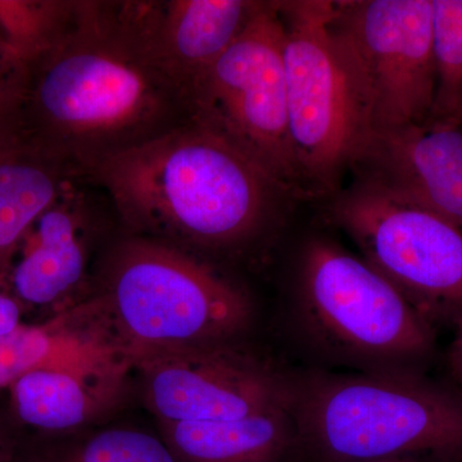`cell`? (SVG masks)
<instances>
[{
    "mask_svg": "<svg viewBox=\"0 0 462 462\" xmlns=\"http://www.w3.org/2000/svg\"><path fill=\"white\" fill-rule=\"evenodd\" d=\"M190 120L184 91L143 50L117 3L83 0L23 65L14 141L87 180L103 161Z\"/></svg>",
    "mask_w": 462,
    "mask_h": 462,
    "instance_id": "obj_1",
    "label": "cell"
},
{
    "mask_svg": "<svg viewBox=\"0 0 462 462\" xmlns=\"http://www.w3.org/2000/svg\"><path fill=\"white\" fill-rule=\"evenodd\" d=\"M125 233L202 257L236 254L291 197L245 152L199 121L103 161L87 176Z\"/></svg>",
    "mask_w": 462,
    "mask_h": 462,
    "instance_id": "obj_2",
    "label": "cell"
},
{
    "mask_svg": "<svg viewBox=\"0 0 462 462\" xmlns=\"http://www.w3.org/2000/svg\"><path fill=\"white\" fill-rule=\"evenodd\" d=\"M76 312L130 369L152 356L236 342L254 314L247 293L205 258L126 233L108 248L96 293Z\"/></svg>",
    "mask_w": 462,
    "mask_h": 462,
    "instance_id": "obj_3",
    "label": "cell"
},
{
    "mask_svg": "<svg viewBox=\"0 0 462 462\" xmlns=\"http://www.w3.org/2000/svg\"><path fill=\"white\" fill-rule=\"evenodd\" d=\"M289 409L318 462L462 461V397L409 370L291 378Z\"/></svg>",
    "mask_w": 462,
    "mask_h": 462,
    "instance_id": "obj_4",
    "label": "cell"
},
{
    "mask_svg": "<svg viewBox=\"0 0 462 462\" xmlns=\"http://www.w3.org/2000/svg\"><path fill=\"white\" fill-rule=\"evenodd\" d=\"M284 23L289 130L303 196H331L374 132L357 60L336 23V2H279Z\"/></svg>",
    "mask_w": 462,
    "mask_h": 462,
    "instance_id": "obj_5",
    "label": "cell"
},
{
    "mask_svg": "<svg viewBox=\"0 0 462 462\" xmlns=\"http://www.w3.org/2000/svg\"><path fill=\"white\" fill-rule=\"evenodd\" d=\"M300 310L324 348L372 370H402L433 349L430 322L363 258L328 239L303 249Z\"/></svg>",
    "mask_w": 462,
    "mask_h": 462,
    "instance_id": "obj_6",
    "label": "cell"
},
{
    "mask_svg": "<svg viewBox=\"0 0 462 462\" xmlns=\"http://www.w3.org/2000/svg\"><path fill=\"white\" fill-rule=\"evenodd\" d=\"M189 106L191 120L245 152L291 196H303L289 130L279 2H261L238 38L194 85Z\"/></svg>",
    "mask_w": 462,
    "mask_h": 462,
    "instance_id": "obj_7",
    "label": "cell"
},
{
    "mask_svg": "<svg viewBox=\"0 0 462 462\" xmlns=\"http://www.w3.org/2000/svg\"><path fill=\"white\" fill-rule=\"evenodd\" d=\"M330 215L365 263L430 324L462 314L460 227L360 180L334 194Z\"/></svg>",
    "mask_w": 462,
    "mask_h": 462,
    "instance_id": "obj_8",
    "label": "cell"
},
{
    "mask_svg": "<svg viewBox=\"0 0 462 462\" xmlns=\"http://www.w3.org/2000/svg\"><path fill=\"white\" fill-rule=\"evenodd\" d=\"M336 23L369 91L374 132L430 120L436 98L431 0L336 2Z\"/></svg>",
    "mask_w": 462,
    "mask_h": 462,
    "instance_id": "obj_9",
    "label": "cell"
},
{
    "mask_svg": "<svg viewBox=\"0 0 462 462\" xmlns=\"http://www.w3.org/2000/svg\"><path fill=\"white\" fill-rule=\"evenodd\" d=\"M134 369L158 422L231 420L289 401L291 378L236 342L152 356Z\"/></svg>",
    "mask_w": 462,
    "mask_h": 462,
    "instance_id": "obj_10",
    "label": "cell"
},
{
    "mask_svg": "<svg viewBox=\"0 0 462 462\" xmlns=\"http://www.w3.org/2000/svg\"><path fill=\"white\" fill-rule=\"evenodd\" d=\"M351 171L462 230V124L430 118L375 130Z\"/></svg>",
    "mask_w": 462,
    "mask_h": 462,
    "instance_id": "obj_11",
    "label": "cell"
},
{
    "mask_svg": "<svg viewBox=\"0 0 462 462\" xmlns=\"http://www.w3.org/2000/svg\"><path fill=\"white\" fill-rule=\"evenodd\" d=\"M260 5L254 0H130L117 2V8L143 50L189 102L194 85L238 38Z\"/></svg>",
    "mask_w": 462,
    "mask_h": 462,
    "instance_id": "obj_12",
    "label": "cell"
},
{
    "mask_svg": "<svg viewBox=\"0 0 462 462\" xmlns=\"http://www.w3.org/2000/svg\"><path fill=\"white\" fill-rule=\"evenodd\" d=\"M129 369L103 354L27 373L9 387L17 425L36 436L88 430L120 402Z\"/></svg>",
    "mask_w": 462,
    "mask_h": 462,
    "instance_id": "obj_13",
    "label": "cell"
},
{
    "mask_svg": "<svg viewBox=\"0 0 462 462\" xmlns=\"http://www.w3.org/2000/svg\"><path fill=\"white\" fill-rule=\"evenodd\" d=\"M87 180L67 187L39 217L23 245L25 251L9 273L8 282L21 303L62 305L81 288L89 260L94 199Z\"/></svg>",
    "mask_w": 462,
    "mask_h": 462,
    "instance_id": "obj_14",
    "label": "cell"
},
{
    "mask_svg": "<svg viewBox=\"0 0 462 462\" xmlns=\"http://www.w3.org/2000/svg\"><path fill=\"white\" fill-rule=\"evenodd\" d=\"M158 424L180 462H281L297 445L289 401L231 420Z\"/></svg>",
    "mask_w": 462,
    "mask_h": 462,
    "instance_id": "obj_15",
    "label": "cell"
},
{
    "mask_svg": "<svg viewBox=\"0 0 462 462\" xmlns=\"http://www.w3.org/2000/svg\"><path fill=\"white\" fill-rule=\"evenodd\" d=\"M74 167L25 145L0 149V291L8 284L17 251L39 217L75 181Z\"/></svg>",
    "mask_w": 462,
    "mask_h": 462,
    "instance_id": "obj_16",
    "label": "cell"
},
{
    "mask_svg": "<svg viewBox=\"0 0 462 462\" xmlns=\"http://www.w3.org/2000/svg\"><path fill=\"white\" fill-rule=\"evenodd\" d=\"M14 462H180L162 437L111 427L60 436H21Z\"/></svg>",
    "mask_w": 462,
    "mask_h": 462,
    "instance_id": "obj_17",
    "label": "cell"
},
{
    "mask_svg": "<svg viewBox=\"0 0 462 462\" xmlns=\"http://www.w3.org/2000/svg\"><path fill=\"white\" fill-rule=\"evenodd\" d=\"M108 354L69 316L47 325H21L0 336V389L42 367L76 363Z\"/></svg>",
    "mask_w": 462,
    "mask_h": 462,
    "instance_id": "obj_18",
    "label": "cell"
},
{
    "mask_svg": "<svg viewBox=\"0 0 462 462\" xmlns=\"http://www.w3.org/2000/svg\"><path fill=\"white\" fill-rule=\"evenodd\" d=\"M436 98L430 118L462 124V0H431Z\"/></svg>",
    "mask_w": 462,
    "mask_h": 462,
    "instance_id": "obj_19",
    "label": "cell"
},
{
    "mask_svg": "<svg viewBox=\"0 0 462 462\" xmlns=\"http://www.w3.org/2000/svg\"><path fill=\"white\" fill-rule=\"evenodd\" d=\"M75 2L0 0V32L23 65L50 47L74 12Z\"/></svg>",
    "mask_w": 462,
    "mask_h": 462,
    "instance_id": "obj_20",
    "label": "cell"
},
{
    "mask_svg": "<svg viewBox=\"0 0 462 462\" xmlns=\"http://www.w3.org/2000/svg\"><path fill=\"white\" fill-rule=\"evenodd\" d=\"M23 65L0 32V149L16 144V121Z\"/></svg>",
    "mask_w": 462,
    "mask_h": 462,
    "instance_id": "obj_21",
    "label": "cell"
},
{
    "mask_svg": "<svg viewBox=\"0 0 462 462\" xmlns=\"http://www.w3.org/2000/svg\"><path fill=\"white\" fill-rule=\"evenodd\" d=\"M23 303L14 296H9L0 291V336L12 333L18 329L23 319Z\"/></svg>",
    "mask_w": 462,
    "mask_h": 462,
    "instance_id": "obj_22",
    "label": "cell"
},
{
    "mask_svg": "<svg viewBox=\"0 0 462 462\" xmlns=\"http://www.w3.org/2000/svg\"><path fill=\"white\" fill-rule=\"evenodd\" d=\"M20 439L14 422L0 415V462H14Z\"/></svg>",
    "mask_w": 462,
    "mask_h": 462,
    "instance_id": "obj_23",
    "label": "cell"
},
{
    "mask_svg": "<svg viewBox=\"0 0 462 462\" xmlns=\"http://www.w3.org/2000/svg\"><path fill=\"white\" fill-rule=\"evenodd\" d=\"M456 325L455 338L449 348L448 361L452 374L458 383L462 384V314L454 321Z\"/></svg>",
    "mask_w": 462,
    "mask_h": 462,
    "instance_id": "obj_24",
    "label": "cell"
}]
</instances>
